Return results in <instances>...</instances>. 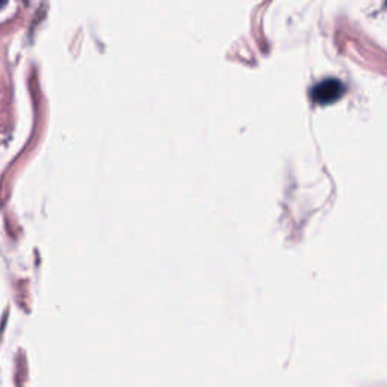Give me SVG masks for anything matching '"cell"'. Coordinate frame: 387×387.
Masks as SVG:
<instances>
[{
  "instance_id": "1",
  "label": "cell",
  "mask_w": 387,
  "mask_h": 387,
  "mask_svg": "<svg viewBox=\"0 0 387 387\" xmlns=\"http://www.w3.org/2000/svg\"><path fill=\"white\" fill-rule=\"evenodd\" d=\"M345 94V87L341 80L327 79L319 82L311 91V99L318 105H332Z\"/></svg>"
},
{
  "instance_id": "2",
  "label": "cell",
  "mask_w": 387,
  "mask_h": 387,
  "mask_svg": "<svg viewBox=\"0 0 387 387\" xmlns=\"http://www.w3.org/2000/svg\"><path fill=\"white\" fill-rule=\"evenodd\" d=\"M5 3V0H0V6H2Z\"/></svg>"
}]
</instances>
